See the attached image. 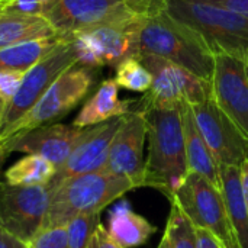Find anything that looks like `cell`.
<instances>
[{"label":"cell","instance_id":"cell-6","mask_svg":"<svg viewBox=\"0 0 248 248\" xmlns=\"http://www.w3.org/2000/svg\"><path fill=\"white\" fill-rule=\"evenodd\" d=\"M137 58L153 76V84L140 100L138 109L193 106L212 97V84L186 68L157 55L140 54Z\"/></svg>","mask_w":248,"mask_h":248},{"label":"cell","instance_id":"cell-14","mask_svg":"<svg viewBox=\"0 0 248 248\" xmlns=\"http://www.w3.org/2000/svg\"><path fill=\"white\" fill-rule=\"evenodd\" d=\"M147 140V119L141 110H132L124 116L110 148L106 163L108 171L128 179L135 187H144L145 158L144 142Z\"/></svg>","mask_w":248,"mask_h":248},{"label":"cell","instance_id":"cell-7","mask_svg":"<svg viewBox=\"0 0 248 248\" xmlns=\"http://www.w3.org/2000/svg\"><path fill=\"white\" fill-rule=\"evenodd\" d=\"M170 202L180 208L195 228L214 234L224 248H240L222 193L206 177L189 171L180 189L170 198Z\"/></svg>","mask_w":248,"mask_h":248},{"label":"cell","instance_id":"cell-20","mask_svg":"<svg viewBox=\"0 0 248 248\" xmlns=\"http://www.w3.org/2000/svg\"><path fill=\"white\" fill-rule=\"evenodd\" d=\"M109 235L122 248H134L145 244L150 237L157 232L144 217L135 214L129 203L122 201L109 214L108 219Z\"/></svg>","mask_w":248,"mask_h":248},{"label":"cell","instance_id":"cell-9","mask_svg":"<svg viewBox=\"0 0 248 248\" xmlns=\"http://www.w3.org/2000/svg\"><path fill=\"white\" fill-rule=\"evenodd\" d=\"M76 64L77 54L71 39L61 38L58 45L46 57L26 71L17 93L6 106L0 140L38 103L58 77Z\"/></svg>","mask_w":248,"mask_h":248},{"label":"cell","instance_id":"cell-2","mask_svg":"<svg viewBox=\"0 0 248 248\" xmlns=\"http://www.w3.org/2000/svg\"><path fill=\"white\" fill-rule=\"evenodd\" d=\"M161 57L211 83L215 57L209 44L195 31L173 19L164 9L147 17L138 32V52ZM135 55V57H137Z\"/></svg>","mask_w":248,"mask_h":248},{"label":"cell","instance_id":"cell-24","mask_svg":"<svg viewBox=\"0 0 248 248\" xmlns=\"http://www.w3.org/2000/svg\"><path fill=\"white\" fill-rule=\"evenodd\" d=\"M115 81L119 87L147 93L153 84V76L137 57H128L115 67Z\"/></svg>","mask_w":248,"mask_h":248},{"label":"cell","instance_id":"cell-8","mask_svg":"<svg viewBox=\"0 0 248 248\" xmlns=\"http://www.w3.org/2000/svg\"><path fill=\"white\" fill-rule=\"evenodd\" d=\"M93 83L94 74L92 68L80 64L73 65L54 81V84L45 92L35 106L4 134L0 142L16 134L55 124L87 96Z\"/></svg>","mask_w":248,"mask_h":248},{"label":"cell","instance_id":"cell-18","mask_svg":"<svg viewBox=\"0 0 248 248\" xmlns=\"http://www.w3.org/2000/svg\"><path fill=\"white\" fill-rule=\"evenodd\" d=\"M185 148L189 171H195L206 177L217 189L221 190V164L212 155L203 137L201 135L190 105H182Z\"/></svg>","mask_w":248,"mask_h":248},{"label":"cell","instance_id":"cell-32","mask_svg":"<svg viewBox=\"0 0 248 248\" xmlns=\"http://www.w3.org/2000/svg\"><path fill=\"white\" fill-rule=\"evenodd\" d=\"M196 231V247L198 248H224L219 240L206 230L195 228Z\"/></svg>","mask_w":248,"mask_h":248},{"label":"cell","instance_id":"cell-1","mask_svg":"<svg viewBox=\"0 0 248 248\" xmlns=\"http://www.w3.org/2000/svg\"><path fill=\"white\" fill-rule=\"evenodd\" d=\"M145 115L148 155L144 187H154L169 199L189 174L180 108L137 109Z\"/></svg>","mask_w":248,"mask_h":248},{"label":"cell","instance_id":"cell-41","mask_svg":"<svg viewBox=\"0 0 248 248\" xmlns=\"http://www.w3.org/2000/svg\"><path fill=\"white\" fill-rule=\"evenodd\" d=\"M247 64H248V52H247Z\"/></svg>","mask_w":248,"mask_h":248},{"label":"cell","instance_id":"cell-25","mask_svg":"<svg viewBox=\"0 0 248 248\" xmlns=\"http://www.w3.org/2000/svg\"><path fill=\"white\" fill-rule=\"evenodd\" d=\"M164 234L169 237L171 248H198L196 231L193 224L174 203H171V211L169 215Z\"/></svg>","mask_w":248,"mask_h":248},{"label":"cell","instance_id":"cell-10","mask_svg":"<svg viewBox=\"0 0 248 248\" xmlns=\"http://www.w3.org/2000/svg\"><path fill=\"white\" fill-rule=\"evenodd\" d=\"M212 99L248 140L247 54L214 48Z\"/></svg>","mask_w":248,"mask_h":248},{"label":"cell","instance_id":"cell-11","mask_svg":"<svg viewBox=\"0 0 248 248\" xmlns=\"http://www.w3.org/2000/svg\"><path fill=\"white\" fill-rule=\"evenodd\" d=\"M141 25H102L74 33L70 39L77 64L93 70L103 65L116 67L122 60L135 57Z\"/></svg>","mask_w":248,"mask_h":248},{"label":"cell","instance_id":"cell-5","mask_svg":"<svg viewBox=\"0 0 248 248\" xmlns=\"http://www.w3.org/2000/svg\"><path fill=\"white\" fill-rule=\"evenodd\" d=\"M163 9L177 22L195 31L209 46L248 52V17L203 0H163Z\"/></svg>","mask_w":248,"mask_h":248},{"label":"cell","instance_id":"cell-33","mask_svg":"<svg viewBox=\"0 0 248 248\" xmlns=\"http://www.w3.org/2000/svg\"><path fill=\"white\" fill-rule=\"evenodd\" d=\"M0 248H28V244L0 225Z\"/></svg>","mask_w":248,"mask_h":248},{"label":"cell","instance_id":"cell-37","mask_svg":"<svg viewBox=\"0 0 248 248\" xmlns=\"http://www.w3.org/2000/svg\"><path fill=\"white\" fill-rule=\"evenodd\" d=\"M6 106H7V103L3 99H0V129H1V122H3V116H4Z\"/></svg>","mask_w":248,"mask_h":248},{"label":"cell","instance_id":"cell-40","mask_svg":"<svg viewBox=\"0 0 248 248\" xmlns=\"http://www.w3.org/2000/svg\"><path fill=\"white\" fill-rule=\"evenodd\" d=\"M41 1H44V3H46V1H49V0H41Z\"/></svg>","mask_w":248,"mask_h":248},{"label":"cell","instance_id":"cell-26","mask_svg":"<svg viewBox=\"0 0 248 248\" xmlns=\"http://www.w3.org/2000/svg\"><path fill=\"white\" fill-rule=\"evenodd\" d=\"M100 224V214H89L74 218L67 225L68 248H87Z\"/></svg>","mask_w":248,"mask_h":248},{"label":"cell","instance_id":"cell-28","mask_svg":"<svg viewBox=\"0 0 248 248\" xmlns=\"http://www.w3.org/2000/svg\"><path fill=\"white\" fill-rule=\"evenodd\" d=\"M25 74H26V71L1 70L0 71V99H3L6 103H9L17 93Z\"/></svg>","mask_w":248,"mask_h":248},{"label":"cell","instance_id":"cell-31","mask_svg":"<svg viewBox=\"0 0 248 248\" xmlns=\"http://www.w3.org/2000/svg\"><path fill=\"white\" fill-rule=\"evenodd\" d=\"M211 4L219 6L222 9L240 13L243 16L248 17V0H203Z\"/></svg>","mask_w":248,"mask_h":248},{"label":"cell","instance_id":"cell-16","mask_svg":"<svg viewBox=\"0 0 248 248\" xmlns=\"http://www.w3.org/2000/svg\"><path fill=\"white\" fill-rule=\"evenodd\" d=\"M83 131L84 128H77L74 125L51 124L28 132L16 134L0 144L7 154L25 153L39 155L51 161L58 169L71 154Z\"/></svg>","mask_w":248,"mask_h":248},{"label":"cell","instance_id":"cell-29","mask_svg":"<svg viewBox=\"0 0 248 248\" xmlns=\"http://www.w3.org/2000/svg\"><path fill=\"white\" fill-rule=\"evenodd\" d=\"M44 1L41 0H7L0 4V12L19 15H42Z\"/></svg>","mask_w":248,"mask_h":248},{"label":"cell","instance_id":"cell-4","mask_svg":"<svg viewBox=\"0 0 248 248\" xmlns=\"http://www.w3.org/2000/svg\"><path fill=\"white\" fill-rule=\"evenodd\" d=\"M163 9V7H161ZM161 9L132 0H49L42 16L61 38L102 25H137Z\"/></svg>","mask_w":248,"mask_h":248},{"label":"cell","instance_id":"cell-13","mask_svg":"<svg viewBox=\"0 0 248 248\" xmlns=\"http://www.w3.org/2000/svg\"><path fill=\"white\" fill-rule=\"evenodd\" d=\"M196 126L212 155L221 166H235L248 160V140L232 121L217 106L214 99L190 106Z\"/></svg>","mask_w":248,"mask_h":248},{"label":"cell","instance_id":"cell-38","mask_svg":"<svg viewBox=\"0 0 248 248\" xmlns=\"http://www.w3.org/2000/svg\"><path fill=\"white\" fill-rule=\"evenodd\" d=\"M6 157H7V153L4 151V148H3L1 144H0V173H1V166H3V163H4Z\"/></svg>","mask_w":248,"mask_h":248},{"label":"cell","instance_id":"cell-36","mask_svg":"<svg viewBox=\"0 0 248 248\" xmlns=\"http://www.w3.org/2000/svg\"><path fill=\"white\" fill-rule=\"evenodd\" d=\"M157 248H171V244H170V241H169V237L164 234L163 235V238H161V241H160V244H158V247Z\"/></svg>","mask_w":248,"mask_h":248},{"label":"cell","instance_id":"cell-30","mask_svg":"<svg viewBox=\"0 0 248 248\" xmlns=\"http://www.w3.org/2000/svg\"><path fill=\"white\" fill-rule=\"evenodd\" d=\"M87 248H122L108 232V230L99 224Z\"/></svg>","mask_w":248,"mask_h":248},{"label":"cell","instance_id":"cell-12","mask_svg":"<svg viewBox=\"0 0 248 248\" xmlns=\"http://www.w3.org/2000/svg\"><path fill=\"white\" fill-rule=\"evenodd\" d=\"M51 201L49 186H10L0 182V225L29 244L42 230Z\"/></svg>","mask_w":248,"mask_h":248},{"label":"cell","instance_id":"cell-34","mask_svg":"<svg viewBox=\"0 0 248 248\" xmlns=\"http://www.w3.org/2000/svg\"><path fill=\"white\" fill-rule=\"evenodd\" d=\"M241 180H243V190H244V196H246L248 208V160H246L241 164Z\"/></svg>","mask_w":248,"mask_h":248},{"label":"cell","instance_id":"cell-35","mask_svg":"<svg viewBox=\"0 0 248 248\" xmlns=\"http://www.w3.org/2000/svg\"><path fill=\"white\" fill-rule=\"evenodd\" d=\"M132 1L145 4V6L153 7V9H161L163 7V0H132Z\"/></svg>","mask_w":248,"mask_h":248},{"label":"cell","instance_id":"cell-3","mask_svg":"<svg viewBox=\"0 0 248 248\" xmlns=\"http://www.w3.org/2000/svg\"><path fill=\"white\" fill-rule=\"evenodd\" d=\"M132 189H137L132 182L108 170L70 177L49 187L51 201L42 230L67 227L77 217L100 214Z\"/></svg>","mask_w":248,"mask_h":248},{"label":"cell","instance_id":"cell-27","mask_svg":"<svg viewBox=\"0 0 248 248\" xmlns=\"http://www.w3.org/2000/svg\"><path fill=\"white\" fill-rule=\"evenodd\" d=\"M28 248H68L67 227L41 230L28 244Z\"/></svg>","mask_w":248,"mask_h":248},{"label":"cell","instance_id":"cell-23","mask_svg":"<svg viewBox=\"0 0 248 248\" xmlns=\"http://www.w3.org/2000/svg\"><path fill=\"white\" fill-rule=\"evenodd\" d=\"M55 173L57 167L51 161L28 154L4 171V183L10 186H45Z\"/></svg>","mask_w":248,"mask_h":248},{"label":"cell","instance_id":"cell-22","mask_svg":"<svg viewBox=\"0 0 248 248\" xmlns=\"http://www.w3.org/2000/svg\"><path fill=\"white\" fill-rule=\"evenodd\" d=\"M61 41V36L20 42L0 49V71H28L46 57Z\"/></svg>","mask_w":248,"mask_h":248},{"label":"cell","instance_id":"cell-15","mask_svg":"<svg viewBox=\"0 0 248 248\" xmlns=\"http://www.w3.org/2000/svg\"><path fill=\"white\" fill-rule=\"evenodd\" d=\"M122 122L124 116H119L94 126L84 128L71 154L65 163L57 169V173L48 186L55 187L70 177L105 170L110 144Z\"/></svg>","mask_w":248,"mask_h":248},{"label":"cell","instance_id":"cell-39","mask_svg":"<svg viewBox=\"0 0 248 248\" xmlns=\"http://www.w3.org/2000/svg\"><path fill=\"white\" fill-rule=\"evenodd\" d=\"M4 1H7V0H0V4H3Z\"/></svg>","mask_w":248,"mask_h":248},{"label":"cell","instance_id":"cell-17","mask_svg":"<svg viewBox=\"0 0 248 248\" xmlns=\"http://www.w3.org/2000/svg\"><path fill=\"white\" fill-rule=\"evenodd\" d=\"M118 93L119 86L113 78L102 81L94 94L83 105L71 125L77 128H89L132 112L131 105H134V102L121 100Z\"/></svg>","mask_w":248,"mask_h":248},{"label":"cell","instance_id":"cell-21","mask_svg":"<svg viewBox=\"0 0 248 248\" xmlns=\"http://www.w3.org/2000/svg\"><path fill=\"white\" fill-rule=\"evenodd\" d=\"M58 36L42 15L0 12V49L20 42Z\"/></svg>","mask_w":248,"mask_h":248},{"label":"cell","instance_id":"cell-19","mask_svg":"<svg viewBox=\"0 0 248 248\" xmlns=\"http://www.w3.org/2000/svg\"><path fill=\"white\" fill-rule=\"evenodd\" d=\"M221 193L240 248H248V208L243 190L241 167L221 166Z\"/></svg>","mask_w":248,"mask_h":248}]
</instances>
